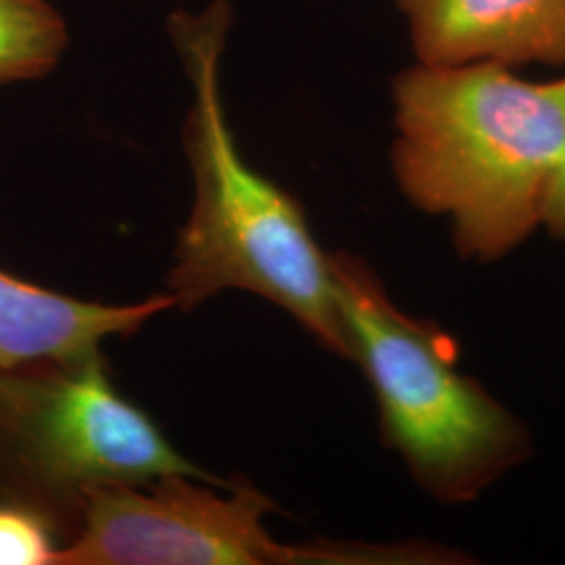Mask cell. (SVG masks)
Segmentation results:
<instances>
[{"label": "cell", "instance_id": "cell-1", "mask_svg": "<svg viewBox=\"0 0 565 565\" xmlns=\"http://www.w3.org/2000/svg\"><path fill=\"white\" fill-rule=\"evenodd\" d=\"M392 103L404 198L450 218L463 258L499 260L525 242L565 160V76L415 61L394 76Z\"/></svg>", "mask_w": 565, "mask_h": 565}, {"label": "cell", "instance_id": "cell-2", "mask_svg": "<svg viewBox=\"0 0 565 565\" xmlns=\"http://www.w3.org/2000/svg\"><path fill=\"white\" fill-rule=\"evenodd\" d=\"M231 20L226 0L170 18L193 86L182 139L195 193L168 294L186 310L224 289L256 294L291 315L329 352L352 359L329 254L312 237L298 200L243 160L226 120L221 60Z\"/></svg>", "mask_w": 565, "mask_h": 565}, {"label": "cell", "instance_id": "cell-3", "mask_svg": "<svg viewBox=\"0 0 565 565\" xmlns=\"http://www.w3.org/2000/svg\"><path fill=\"white\" fill-rule=\"evenodd\" d=\"M329 260L352 359L375 392L385 445L434 499L448 505L478 499L527 459V429L459 369L455 340L401 310L366 263L343 252Z\"/></svg>", "mask_w": 565, "mask_h": 565}, {"label": "cell", "instance_id": "cell-4", "mask_svg": "<svg viewBox=\"0 0 565 565\" xmlns=\"http://www.w3.org/2000/svg\"><path fill=\"white\" fill-rule=\"evenodd\" d=\"M168 476L221 482L121 396L102 350L0 371V499L39 511L55 525L61 548L90 497Z\"/></svg>", "mask_w": 565, "mask_h": 565}, {"label": "cell", "instance_id": "cell-5", "mask_svg": "<svg viewBox=\"0 0 565 565\" xmlns=\"http://www.w3.org/2000/svg\"><path fill=\"white\" fill-rule=\"evenodd\" d=\"M268 497L239 480L228 494L210 480L168 476L88 499L60 565L419 564L422 546L282 545L264 518Z\"/></svg>", "mask_w": 565, "mask_h": 565}, {"label": "cell", "instance_id": "cell-6", "mask_svg": "<svg viewBox=\"0 0 565 565\" xmlns=\"http://www.w3.org/2000/svg\"><path fill=\"white\" fill-rule=\"evenodd\" d=\"M417 63L565 67V0H394Z\"/></svg>", "mask_w": 565, "mask_h": 565}, {"label": "cell", "instance_id": "cell-7", "mask_svg": "<svg viewBox=\"0 0 565 565\" xmlns=\"http://www.w3.org/2000/svg\"><path fill=\"white\" fill-rule=\"evenodd\" d=\"M170 308L177 300L168 291L139 303L86 302L0 268V371L93 354Z\"/></svg>", "mask_w": 565, "mask_h": 565}, {"label": "cell", "instance_id": "cell-8", "mask_svg": "<svg viewBox=\"0 0 565 565\" xmlns=\"http://www.w3.org/2000/svg\"><path fill=\"white\" fill-rule=\"evenodd\" d=\"M67 41V25L49 0H0V84L44 78Z\"/></svg>", "mask_w": 565, "mask_h": 565}, {"label": "cell", "instance_id": "cell-9", "mask_svg": "<svg viewBox=\"0 0 565 565\" xmlns=\"http://www.w3.org/2000/svg\"><path fill=\"white\" fill-rule=\"evenodd\" d=\"M61 539L30 507L0 499V565H60Z\"/></svg>", "mask_w": 565, "mask_h": 565}, {"label": "cell", "instance_id": "cell-10", "mask_svg": "<svg viewBox=\"0 0 565 565\" xmlns=\"http://www.w3.org/2000/svg\"><path fill=\"white\" fill-rule=\"evenodd\" d=\"M541 224L553 237L565 242V160L546 186Z\"/></svg>", "mask_w": 565, "mask_h": 565}]
</instances>
